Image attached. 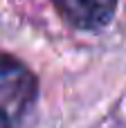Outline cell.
I'll return each mask as SVG.
<instances>
[{"label": "cell", "mask_w": 126, "mask_h": 128, "mask_svg": "<svg viewBox=\"0 0 126 128\" xmlns=\"http://www.w3.org/2000/svg\"><path fill=\"white\" fill-rule=\"evenodd\" d=\"M38 101L36 74L16 56L0 54V128H25Z\"/></svg>", "instance_id": "cell-1"}, {"label": "cell", "mask_w": 126, "mask_h": 128, "mask_svg": "<svg viewBox=\"0 0 126 128\" xmlns=\"http://www.w3.org/2000/svg\"><path fill=\"white\" fill-rule=\"evenodd\" d=\"M59 16L74 29L101 32L117 11V0H52Z\"/></svg>", "instance_id": "cell-2"}]
</instances>
